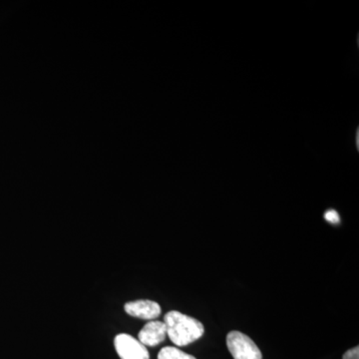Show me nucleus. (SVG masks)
<instances>
[{"label":"nucleus","instance_id":"obj_2","mask_svg":"<svg viewBox=\"0 0 359 359\" xmlns=\"http://www.w3.org/2000/svg\"><path fill=\"white\" fill-rule=\"evenodd\" d=\"M226 346L233 359H263V354L254 340L237 330L226 335Z\"/></svg>","mask_w":359,"mask_h":359},{"label":"nucleus","instance_id":"obj_7","mask_svg":"<svg viewBox=\"0 0 359 359\" xmlns=\"http://www.w3.org/2000/svg\"><path fill=\"white\" fill-rule=\"evenodd\" d=\"M323 218L330 224H337L340 223L339 214L334 209H330L325 211V214H323Z\"/></svg>","mask_w":359,"mask_h":359},{"label":"nucleus","instance_id":"obj_5","mask_svg":"<svg viewBox=\"0 0 359 359\" xmlns=\"http://www.w3.org/2000/svg\"><path fill=\"white\" fill-rule=\"evenodd\" d=\"M167 337L166 325L162 321L151 320L145 325L138 334V340L143 346H159Z\"/></svg>","mask_w":359,"mask_h":359},{"label":"nucleus","instance_id":"obj_6","mask_svg":"<svg viewBox=\"0 0 359 359\" xmlns=\"http://www.w3.org/2000/svg\"><path fill=\"white\" fill-rule=\"evenodd\" d=\"M158 359H197L195 356L191 355L182 351L181 349L173 346H166L161 349L158 354Z\"/></svg>","mask_w":359,"mask_h":359},{"label":"nucleus","instance_id":"obj_1","mask_svg":"<svg viewBox=\"0 0 359 359\" xmlns=\"http://www.w3.org/2000/svg\"><path fill=\"white\" fill-rule=\"evenodd\" d=\"M167 335L177 346H186L204 335L205 327L201 321L180 311H172L164 316Z\"/></svg>","mask_w":359,"mask_h":359},{"label":"nucleus","instance_id":"obj_8","mask_svg":"<svg viewBox=\"0 0 359 359\" xmlns=\"http://www.w3.org/2000/svg\"><path fill=\"white\" fill-rule=\"evenodd\" d=\"M344 359H359V347L355 346L349 349L344 354Z\"/></svg>","mask_w":359,"mask_h":359},{"label":"nucleus","instance_id":"obj_4","mask_svg":"<svg viewBox=\"0 0 359 359\" xmlns=\"http://www.w3.org/2000/svg\"><path fill=\"white\" fill-rule=\"evenodd\" d=\"M124 309L129 316L142 320H154L161 314L160 304L149 299L127 302Z\"/></svg>","mask_w":359,"mask_h":359},{"label":"nucleus","instance_id":"obj_3","mask_svg":"<svg viewBox=\"0 0 359 359\" xmlns=\"http://www.w3.org/2000/svg\"><path fill=\"white\" fill-rule=\"evenodd\" d=\"M114 346L121 359H150L146 346L131 335L118 334L114 339Z\"/></svg>","mask_w":359,"mask_h":359}]
</instances>
